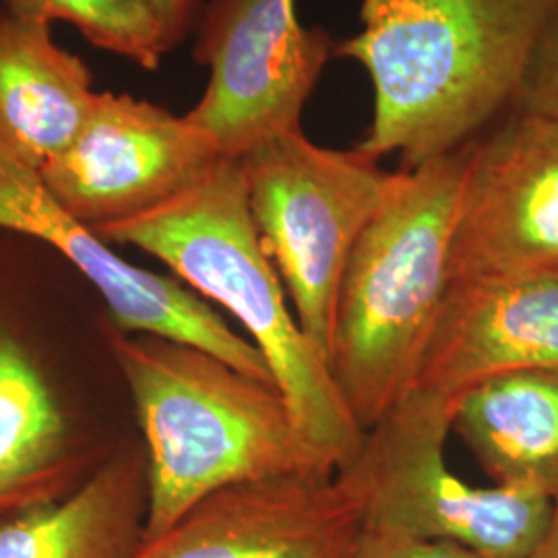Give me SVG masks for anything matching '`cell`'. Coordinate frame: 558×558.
<instances>
[{"label":"cell","instance_id":"1","mask_svg":"<svg viewBox=\"0 0 558 558\" xmlns=\"http://www.w3.org/2000/svg\"><path fill=\"white\" fill-rule=\"evenodd\" d=\"M558 0H362V29L336 46L375 89L359 149L418 168L478 140L518 104Z\"/></svg>","mask_w":558,"mask_h":558},{"label":"cell","instance_id":"2","mask_svg":"<svg viewBox=\"0 0 558 558\" xmlns=\"http://www.w3.org/2000/svg\"><path fill=\"white\" fill-rule=\"evenodd\" d=\"M110 348L145 439L149 499L143 539L160 536L228 486L336 474L278 387L172 339L117 331Z\"/></svg>","mask_w":558,"mask_h":558},{"label":"cell","instance_id":"3","mask_svg":"<svg viewBox=\"0 0 558 558\" xmlns=\"http://www.w3.org/2000/svg\"><path fill=\"white\" fill-rule=\"evenodd\" d=\"M96 232L166 263L201 299L239 320L300 428L336 470L356 451L364 430L288 304L253 218L240 160L221 158L177 197Z\"/></svg>","mask_w":558,"mask_h":558},{"label":"cell","instance_id":"4","mask_svg":"<svg viewBox=\"0 0 558 558\" xmlns=\"http://www.w3.org/2000/svg\"><path fill=\"white\" fill-rule=\"evenodd\" d=\"M468 147L396 172L345 265L327 366L362 430L416 387L451 288V236Z\"/></svg>","mask_w":558,"mask_h":558},{"label":"cell","instance_id":"5","mask_svg":"<svg viewBox=\"0 0 558 558\" xmlns=\"http://www.w3.org/2000/svg\"><path fill=\"white\" fill-rule=\"evenodd\" d=\"M449 399L414 389L364 430L336 480L362 527L449 542L482 558H525L544 536L555 500L502 486L476 488L445 461Z\"/></svg>","mask_w":558,"mask_h":558},{"label":"cell","instance_id":"6","mask_svg":"<svg viewBox=\"0 0 558 558\" xmlns=\"http://www.w3.org/2000/svg\"><path fill=\"white\" fill-rule=\"evenodd\" d=\"M260 239L302 331L327 360L339 283L396 172L362 149H327L302 129L239 158Z\"/></svg>","mask_w":558,"mask_h":558},{"label":"cell","instance_id":"7","mask_svg":"<svg viewBox=\"0 0 558 558\" xmlns=\"http://www.w3.org/2000/svg\"><path fill=\"white\" fill-rule=\"evenodd\" d=\"M193 38L209 80L186 117L234 160L302 129L304 104L336 52L325 29L300 23L296 0H209Z\"/></svg>","mask_w":558,"mask_h":558},{"label":"cell","instance_id":"8","mask_svg":"<svg viewBox=\"0 0 558 558\" xmlns=\"http://www.w3.org/2000/svg\"><path fill=\"white\" fill-rule=\"evenodd\" d=\"M558 269V122L511 110L468 147L451 283Z\"/></svg>","mask_w":558,"mask_h":558},{"label":"cell","instance_id":"9","mask_svg":"<svg viewBox=\"0 0 558 558\" xmlns=\"http://www.w3.org/2000/svg\"><path fill=\"white\" fill-rule=\"evenodd\" d=\"M0 230L38 240L71 263L100 292L119 331L199 348L276 387L259 348L239 336L195 290L122 259L112 242L60 207L38 172L2 156Z\"/></svg>","mask_w":558,"mask_h":558},{"label":"cell","instance_id":"10","mask_svg":"<svg viewBox=\"0 0 558 558\" xmlns=\"http://www.w3.org/2000/svg\"><path fill=\"white\" fill-rule=\"evenodd\" d=\"M221 158L218 145L186 114L98 92L77 140L40 179L62 209L100 230L177 197Z\"/></svg>","mask_w":558,"mask_h":558},{"label":"cell","instance_id":"11","mask_svg":"<svg viewBox=\"0 0 558 558\" xmlns=\"http://www.w3.org/2000/svg\"><path fill=\"white\" fill-rule=\"evenodd\" d=\"M360 530L336 474L281 476L209 495L129 558H345Z\"/></svg>","mask_w":558,"mask_h":558},{"label":"cell","instance_id":"12","mask_svg":"<svg viewBox=\"0 0 558 558\" xmlns=\"http://www.w3.org/2000/svg\"><path fill=\"white\" fill-rule=\"evenodd\" d=\"M511 373L558 375V269L451 283L414 389L453 401Z\"/></svg>","mask_w":558,"mask_h":558},{"label":"cell","instance_id":"13","mask_svg":"<svg viewBox=\"0 0 558 558\" xmlns=\"http://www.w3.org/2000/svg\"><path fill=\"white\" fill-rule=\"evenodd\" d=\"M98 92L50 23L0 9V156L40 174L77 140Z\"/></svg>","mask_w":558,"mask_h":558},{"label":"cell","instance_id":"14","mask_svg":"<svg viewBox=\"0 0 558 558\" xmlns=\"http://www.w3.org/2000/svg\"><path fill=\"white\" fill-rule=\"evenodd\" d=\"M147 499L145 449H120L71 495L0 519V558H129Z\"/></svg>","mask_w":558,"mask_h":558},{"label":"cell","instance_id":"15","mask_svg":"<svg viewBox=\"0 0 558 558\" xmlns=\"http://www.w3.org/2000/svg\"><path fill=\"white\" fill-rule=\"evenodd\" d=\"M451 405V428L488 478L558 500V375H502L468 389Z\"/></svg>","mask_w":558,"mask_h":558},{"label":"cell","instance_id":"16","mask_svg":"<svg viewBox=\"0 0 558 558\" xmlns=\"http://www.w3.org/2000/svg\"><path fill=\"white\" fill-rule=\"evenodd\" d=\"M80 461L50 385L0 323V519L71 495L94 474Z\"/></svg>","mask_w":558,"mask_h":558},{"label":"cell","instance_id":"17","mask_svg":"<svg viewBox=\"0 0 558 558\" xmlns=\"http://www.w3.org/2000/svg\"><path fill=\"white\" fill-rule=\"evenodd\" d=\"M2 7L50 25L71 23L94 46L147 71L177 50L154 0H2Z\"/></svg>","mask_w":558,"mask_h":558},{"label":"cell","instance_id":"18","mask_svg":"<svg viewBox=\"0 0 558 558\" xmlns=\"http://www.w3.org/2000/svg\"><path fill=\"white\" fill-rule=\"evenodd\" d=\"M513 110L534 112L558 122V7L530 60Z\"/></svg>","mask_w":558,"mask_h":558},{"label":"cell","instance_id":"19","mask_svg":"<svg viewBox=\"0 0 558 558\" xmlns=\"http://www.w3.org/2000/svg\"><path fill=\"white\" fill-rule=\"evenodd\" d=\"M345 558H482L449 542H424L398 534L360 530Z\"/></svg>","mask_w":558,"mask_h":558},{"label":"cell","instance_id":"20","mask_svg":"<svg viewBox=\"0 0 558 558\" xmlns=\"http://www.w3.org/2000/svg\"><path fill=\"white\" fill-rule=\"evenodd\" d=\"M174 46L195 36L209 0H154Z\"/></svg>","mask_w":558,"mask_h":558},{"label":"cell","instance_id":"21","mask_svg":"<svg viewBox=\"0 0 558 558\" xmlns=\"http://www.w3.org/2000/svg\"><path fill=\"white\" fill-rule=\"evenodd\" d=\"M525 558H558V500H555L553 518L534 550Z\"/></svg>","mask_w":558,"mask_h":558}]
</instances>
